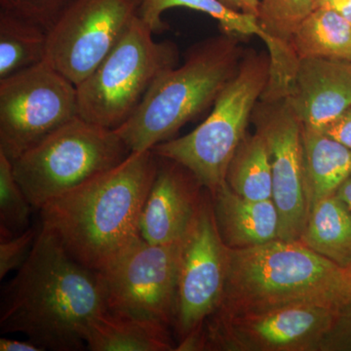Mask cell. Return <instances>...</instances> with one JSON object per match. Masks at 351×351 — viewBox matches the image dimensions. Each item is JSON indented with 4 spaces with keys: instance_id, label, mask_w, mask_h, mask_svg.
I'll use <instances>...</instances> for the list:
<instances>
[{
    "instance_id": "cell-1",
    "label": "cell",
    "mask_w": 351,
    "mask_h": 351,
    "mask_svg": "<svg viewBox=\"0 0 351 351\" xmlns=\"http://www.w3.org/2000/svg\"><path fill=\"white\" fill-rule=\"evenodd\" d=\"M39 226L29 257L2 290L0 330L21 332L43 350H82L90 322L107 309L98 272Z\"/></svg>"
},
{
    "instance_id": "cell-2",
    "label": "cell",
    "mask_w": 351,
    "mask_h": 351,
    "mask_svg": "<svg viewBox=\"0 0 351 351\" xmlns=\"http://www.w3.org/2000/svg\"><path fill=\"white\" fill-rule=\"evenodd\" d=\"M157 164L152 149L132 152L112 169L43 205L40 225L57 235L76 262L99 271L140 239Z\"/></svg>"
},
{
    "instance_id": "cell-3",
    "label": "cell",
    "mask_w": 351,
    "mask_h": 351,
    "mask_svg": "<svg viewBox=\"0 0 351 351\" xmlns=\"http://www.w3.org/2000/svg\"><path fill=\"white\" fill-rule=\"evenodd\" d=\"M345 287V267L299 240L226 246L225 289L213 314L258 313L301 302L335 304L343 311Z\"/></svg>"
},
{
    "instance_id": "cell-4",
    "label": "cell",
    "mask_w": 351,
    "mask_h": 351,
    "mask_svg": "<svg viewBox=\"0 0 351 351\" xmlns=\"http://www.w3.org/2000/svg\"><path fill=\"white\" fill-rule=\"evenodd\" d=\"M239 36L223 32L189 50L184 64L152 83L133 115L115 129L131 152L152 149L216 101L239 71Z\"/></svg>"
},
{
    "instance_id": "cell-5",
    "label": "cell",
    "mask_w": 351,
    "mask_h": 351,
    "mask_svg": "<svg viewBox=\"0 0 351 351\" xmlns=\"http://www.w3.org/2000/svg\"><path fill=\"white\" fill-rule=\"evenodd\" d=\"M269 54L250 51L239 71L214 103L209 117L182 137L152 147L156 156L191 171L211 195L226 182L235 152L246 137L247 127L269 80Z\"/></svg>"
},
{
    "instance_id": "cell-6",
    "label": "cell",
    "mask_w": 351,
    "mask_h": 351,
    "mask_svg": "<svg viewBox=\"0 0 351 351\" xmlns=\"http://www.w3.org/2000/svg\"><path fill=\"white\" fill-rule=\"evenodd\" d=\"M131 154L117 131L77 117L18 157L12 167L27 199L39 210Z\"/></svg>"
},
{
    "instance_id": "cell-7",
    "label": "cell",
    "mask_w": 351,
    "mask_h": 351,
    "mask_svg": "<svg viewBox=\"0 0 351 351\" xmlns=\"http://www.w3.org/2000/svg\"><path fill=\"white\" fill-rule=\"evenodd\" d=\"M154 34L138 14L100 66L76 86L82 119L115 130L133 115L154 80L177 66V46L154 40Z\"/></svg>"
},
{
    "instance_id": "cell-8",
    "label": "cell",
    "mask_w": 351,
    "mask_h": 351,
    "mask_svg": "<svg viewBox=\"0 0 351 351\" xmlns=\"http://www.w3.org/2000/svg\"><path fill=\"white\" fill-rule=\"evenodd\" d=\"M184 242L152 244L140 237L97 271L107 311L174 325Z\"/></svg>"
},
{
    "instance_id": "cell-9",
    "label": "cell",
    "mask_w": 351,
    "mask_h": 351,
    "mask_svg": "<svg viewBox=\"0 0 351 351\" xmlns=\"http://www.w3.org/2000/svg\"><path fill=\"white\" fill-rule=\"evenodd\" d=\"M77 117V88L46 61L0 80V152L11 162Z\"/></svg>"
},
{
    "instance_id": "cell-10",
    "label": "cell",
    "mask_w": 351,
    "mask_h": 351,
    "mask_svg": "<svg viewBox=\"0 0 351 351\" xmlns=\"http://www.w3.org/2000/svg\"><path fill=\"white\" fill-rule=\"evenodd\" d=\"M341 313L335 304L301 302L232 316L212 314L203 330L205 350H311L329 338Z\"/></svg>"
},
{
    "instance_id": "cell-11",
    "label": "cell",
    "mask_w": 351,
    "mask_h": 351,
    "mask_svg": "<svg viewBox=\"0 0 351 351\" xmlns=\"http://www.w3.org/2000/svg\"><path fill=\"white\" fill-rule=\"evenodd\" d=\"M140 0H73L48 32L45 61L78 86L138 14Z\"/></svg>"
},
{
    "instance_id": "cell-12",
    "label": "cell",
    "mask_w": 351,
    "mask_h": 351,
    "mask_svg": "<svg viewBox=\"0 0 351 351\" xmlns=\"http://www.w3.org/2000/svg\"><path fill=\"white\" fill-rule=\"evenodd\" d=\"M226 245L217 226L213 200L204 195L184 237L174 327L181 339L218 309L225 289Z\"/></svg>"
},
{
    "instance_id": "cell-13",
    "label": "cell",
    "mask_w": 351,
    "mask_h": 351,
    "mask_svg": "<svg viewBox=\"0 0 351 351\" xmlns=\"http://www.w3.org/2000/svg\"><path fill=\"white\" fill-rule=\"evenodd\" d=\"M252 120L269 147L272 200L280 219L279 239L299 240L309 213L302 163V123L286 97L261 98Z\"/></svg>"
},
{
    "instance_id": "cell-14",
    "label": "cell",
    "mask_w": 351,
    "mask_h": 351,
    "mask_svg": "<svg viewBox=\"0 0 351 351\" xmlns=\"http://www.w3.org/2000/svg\"><path fill=\"white\" fill-rule=\"evenodd\" d=\"M201 186L195 175L181 164L158 156L156 177L141 216V237L152 244L184 239L202 199Z\"/></svg>"
},
{
    "instance_id": "cell-15",
    "label": "cell",
    "mask_w": 351,
    "mask_h": 351,
    "mask_svg": "<svg viewBox=\"0 0 351 351\" xmlns=\"http://www.w3.org/2000/svg\"><path fill=\"white\" fill-rule=\"evenodd\" d=\"M286 99L302 126L324 131L351 108L350 62L300 59Z\"/></svg>"
},
{
    "instance_id": "cell-16",
    "label": "cell",
    "mask_w": 351,
    "mask_h": 351,
    "mask_svg": "<svg viewBox=\"0 0 351 351\" xmlns=\"http://www.w3.org/2000/svg\"><path fill=\"white\" fill-rule=\"evenodd\" d=\"M174 7H184L209 15L218 21L225 34L239 38L258 36L269 51V86L276 90H283L289 86L299 59L292 48L267 34L256 16L233 10L219 0H140L138 16L156 34L167 29L162 15L166 10Z\"/></svg>"
},
{
    "instance_id": "cell-17",
    "label": "cell",
    "mask_w": 351,
    "mask_h": 351,
    "mask_svg": "<svg viewBox=\"0 0 351 351\" xmlns=\"http://www.w3.org/2000/svg\"><path fill=\"white\" fill-rule=\"evenodd\" d=\"M217 226L223 243L242 249L279 239L280 219L274 200H251L228 184L211 195Z\"/></svg>"
},
{
    "instance_id": "cell-18",
    "label": "cell",
    "mask_w": 351,
    "mask_h": 351,
    "mask_svg": "<svg viewBox=\"0 0 351 351\" xmlns=\"http://www.w3.org/2000/svg\"><path fill=\"white\" fill-rule=\"evenodd\" d=\"M302 163L308 208L336 195L351 174V151L324 132L302 125Z\"/></svg>"
},
{
    "instance_id": "cell-19",
    "label": "cell",
    "mask_w": 351,
    "mask_h": 351,
    "mask_svg": "<svg viewBox=\"0 0 351 351\" xmlns=\"http://www.w3.org/2000/svg\"><path fill=\"white\" fill-rule=\"evenodd\" d=\"M85 343L92 351L172 350L168 327L104 311L88 327Z\"/></svg>"
},
{
    "instance_id": "cell-20",
    "label": "cell",
    "mask_w": 351,
    "mask_h": 351,
    "mask_svg": "<svg viewBox=\"0 0 351 351\" xmlns=\"http://www.w3.org/2000/svg\"><path fill=\"white\" fill-rule=\"evenodd\" d=\"M299 241L339 267L351 265V215L338 196L311 208Z\"/></svg>"
},
{
    "instance_id": "cell-21",
    "label": "cell",
    "mask_w": 351,
    "mask_h": 351,
    "mask_svg": "<svg viewBox=\"0 0 351 351\" xmlns=\"http://www.w3.org/2000/svg\"><path fill=\"white\" fill-rule=\"evenodd\" d=\"M291 47L299 60L321 58L351 63V24L331 9L316 7L298 27Z\"/></svg>"
},
{
    "instance_id": "cell-22",
    "label": "cell",
    "mask_w": 351,
    "mask_h": 351,
    "mask_svg": "<svg viewBox=\"0 0 351 351\" xmlns=\"http://www.w3.org/2000/svg\"><path fill=\"white\" fill-rule=\"evenodd\" d=\"M48 32L0 9V80L45 61Z\"/></svg>"
},
{
    "instance_id": "cell-23",
    "label": "cell",
    "mask_w": 351,
    "mask_h": 351,
    "mask_svg": "<svg viewBox=\"0 0 351 351\" xmlns=\"http://www.w3.org/2000/svg\"><path fill=\"white\" fill-rule=\"evenodd\" d=\"M226 184L237 195L251 200L272 199V169L269 147L256 131L242 141L226 174Z\"/></svg>"
},
{
    "instance_id": "cell-24",
    "label": "cell",
    "mask_w": 351,
    "mask_h": 351,
    "mask_svg": "<svg viewBox=\"0 0 351 351\" xmlns=\"http://www.w3.org/2000/svg\"><path fill=\"white\" fill-rule=\"evenodd\" d=\"M32 205L14 175L12 162L0 152V230L1 239L29 228Z\"/></svg>"
},
{
    "instance_id": "cell-25",
    "label": "cell",
    "mask_w": 351,
    "mask_h": 351,
    "mask_svg": "<svg viewBox=\"0 0 351 351\" xmlns=\"http://www.w3.org/2000/svg\"><path fill=\"white\" fill-rule=\"evenodd\" d=\"M315 5L316 0H260L258 22L270 36L292 48L295 31Z\"/></svg>"
},
{
    "instance_id": "cell-26",
    "label": "cell",
    "mask_w": 351,
    "mask_h": 351,
    "mask_svg": "<svg viewBox=\"0 0 351 351\" xmlns=\"http://www.w3.org/2000/svg\"><path fill=\"white\" fill-rule=\"evenodd\" d=\"M73 0H0V9L49 32Z\"/></svg>"
},
{
    "instance_id": "cell-27",
    "label": "cell",
    "mask_w": 351,
    "mask_h": 351,
    "mask_svg": "<svg viewBox=\"0 0 351 351\" xmlns=\"http://www.w3.org/2000/svg\"><path fill=\"white\" fill-rule=\"evenodd\" d=\"M39 228H29L19 234L0 240V278L22 267L31 253Z\"/></svg>"
},
{
    "instance_id": "cell-28",
    "label": "cell",
    "mask_w": 351,
    "mask_h": 351,
    "mask_svg": "<svg viewBox=\"0 0 351 351\" xmlns=\"http://www.w3.org/2000/svg\"><path fill=\"white\" fill-rule=\"evenodd\" d=\"M323 132L351 151V108Z\"/></svg>"
},
{
    "instance_id": "cell-29",
    "label": "cell",
    "mask_w": 351,
    "mask_h": 351,
    "mask_svg": "<svg viewBox=\"0 0 351 351\" xmlns=\"http://www.w3.org/2000/svg\"><path fill=\"white\" fill-rule=\"evenodd\" d=\"M328 339L334 341L331 345L334 348L351 350V313H341L338 324Z\"/></svg>"
},
{
    "instance_id": "cell-30",
    "label": "cell",
    "mask_w": 351,
    "mask_h": 351,
    "mask_svg": "<svg viewBox=\"0 0 351 351\" xmlns=\"http://www.w3.org/2000/svg\"><path fill=\"white\" fill-rule=\"evenodd\" d=\"M316 7L331 9L351 24V0H316Z\"/></svg>"
},
{
    "instance_id": "cell-31",
    "label": "cell",
    "mask_w": 351,
    "mask_h": 351,
    "mask_svg": "<svg viewBox=\"0 0 351 351\" xmlns=\"http://www.w3.org/2000/svg\"><path fill=\"white\" fill-rule=\"evenodd\" d=\"M219 1L233 10L258 17L260 0H219Z\"/></svg>"
},
{
    "instance_id": "cell-32",
    "label": "cell",
    "mask_w": 351,
    "mask_h": 351,
    "mask_svg": "<svg viewBox=\"0 0 351 351\" xmlns=\"http://www.w3.org/2000/svg\"><path fill=\"white\" fill-rule=\"evenodd\" d=\"M0 350L1 351H43L31 341H22L16 339H0Z\"/></svg>"
},
{
    "instance_id": "cell-33",
    "label": "cell",
    "mask_w": 351,
    "mask_h": 351,
    "mask_svg": "<svg viewBox=\"0 0 351 351\" xmlns=\"http://www.w3.org/2000/svg\"><path fill=\"white\" fill-rule=\"evenodd\" d=\"M336 195L343 201V204L348 208L351 215V174L339 186Z\"/></svg>"
},
{
    "instance_id": "cell-34",
    "label": "cell",
    "mask_w": 351,
    "mask_h": 351,
    "mask_svg": "<svg viewBox=\"0 0 351 351\" xmlns=\"http://www.w3.org/2000/svg\"><path fill=\"white\" fill-rule=\"evenodd\" d=\"M346 287L345 301H343V313H351V265L345 267Z\"/></svg>"
}]
</instances>
